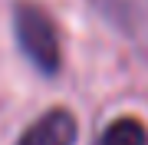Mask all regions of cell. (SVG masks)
I'll return each instance as SVG.
<instances>
[{"instance_id":"cell-1","label":"cell","mask_w":148,"mask_h":145,"mask_svg":"<svg viewBox=\"0 0 148 145\" xmlns=\"http://www.w3.org/2000/svg\"><path fill=\"white\" fill-rule=\"evenodd\" d=\"M13 33L23 56L43 76H56L63 66V46H59V30L36 0H16L13 3Z\"/></svg>"},{"instance_id":"cell-2","label":"cell","mask_w":148,"mask_h":145,"mask_svg":"<svg viewBox=\"0 0 148 145\" xmlns=\"http://www.w3.org/2000/svg\"><path fill=\"white\" fill-rule=\"evenodd\" d=\"M76 135H79L76 115L56 106V109H46L40 119H33L16 139V145H76Z\"/></svg>"},{"instance_id":"cell-3","label":"cell","mask_w":148,"mask_h":145,"mask_svg":"<svg viewBox=\"0 0 148 145\" xmlns=\"http://www.w3.org/2000/svg\"><path fill=\"white\" fill-rule=\"evenodd\" d=\"M99 145H148V129L135 115H119L102 129Z\"/></svg>"}]
</instances>
